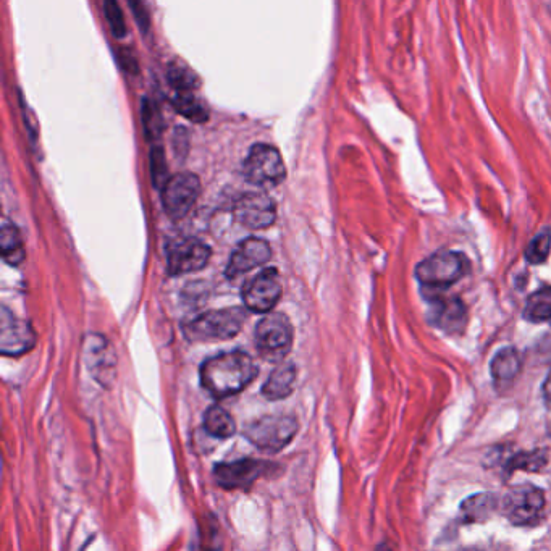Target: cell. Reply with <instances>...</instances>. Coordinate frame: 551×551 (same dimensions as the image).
<instances>
[{"label": "cell", "instance_id": "1", "mask_svg": "<svg viewBox=\"0 0 551 551\" xmlns=\"http://www.w3.org/2000/svg\"><path fill=\"white\" fill-rule=\"evenodd\" d=\"M201 385L214 398H228L243 392L257 377L254 359L243 351H228L207 359L201 366Z\"/></svg>", "mask_w": 551, "mask_h": 551}, {"label": "cell", "instance_id": "2", "mask_svg": "<svg viewBox=\"0 0 551 551\" xmlns=\"http://www.w3.org/2000/svg\"><path fill=\"white\" fill-rule=\"evenodd\" d=\"M471 272V261L463 253L440 251L425 257L416 267L417 282L424 287L425 298L442 295Z\"/></svg>", "mask_w": 551, "mask_h": 551}, {"label": "cell", "instance_id": "3", "mask_svg": "<svg viewBox=\"0 0 551 551\" xmlns=\"http://www.w3.org/2000/svg\"><path fill=\"white\" fill-rule=\"evenodd\" d=\"M246 311L243 308L217 309L204 312L183 325V332L193 343L232 340L243 329Z\"/></svg>", "mask_w": 551, "mask_h": 551}, {"label": "cell", "instance_id": "4", "mask_svg": "<svg viewBox=\"0 0 551 551\" xmlns=\"http://www.w3.org/2000/svg\"><path fill=\"white\" fill-rule=\"evenodd\" d=\"M293 338V325L282 312H267L254 332L257 353L270 362H280L287 358L293 346Z\"/></svg>", "mask_w": 551, "mask_h": 551}, {"label": "cell", "instance_id": "5", "mask_svg": "<svg viewBox=\"0 0 551 551\" xmlns=\"http://www.w3.org/2000/svg\"><path fill=\"white\" fill-rule=\"evenodd\" d=\"M545 493L534 485H516L501 500V513L513 526H537L545 511Z\"/></svg>", "mask_w": 551, "mask_h": 551}, {"label": "cell", "instance_id": "6", "mask_svg": "<svg viewBox=\"0 0 551 551\" xmlns=\"http://www.w3.org/2000/svg\"><path fill=\"white\" fill-rule=\"evenodd\" d=\"M298 432V421L288 414L259 417L244 429V437L259 450L278 453L290 445Z\"/></svg>", "mask_w": 551, "mask_h": 551}, {"label": "cell", "instance_id": "7", "mask_svg": "<svg viewBox=\"0 0 551 551\" xmlns=\"http://www.w3.org/2000/svg\"><path fill=\"white\" fill-rule=\"evenodd\" d=\"M244 177L251 185L270 190L287 177V169L277 149L269 144H256L244 162Z\"/></svg>", "mask_w": 551, "mask_h": 551}, {"label": "cell", "instance_id": "8", "mask_svg": "<svg viewBox=\"0 0 551 551\" xmlns=\"http://www.w3.org/2000/svg\"><path fill=\"white\" fill-rule=\"evenodd\" d=\"M162 206L172 219L190 214L201 194V181L193 173H177L162 186Z\"/></svg>", "mask_w": 551, "mask_h": 551}, {"label": "cell", "instance_id": "9", "mask_svg": "<svg viewBox=\"0 0 551 551\" xmlns=\"http://www.w3.org/2000/svg\"><path fill=\"white\" fill-rule=\"evenodd\" d=\"M283 293L282 278L274 267L262 270L253 280L244 283L243 298L244 306L256 314H267L274 309L275 304L280 301Z\"/></svg>", "mask_w": 551, "mask_h": 551}, {"label": "cell", "instance_id": "10", "mask_svg": "<svg viewBox=\"0 0 551 551\" xmlns=\"http://www.w3.org/2000/svg\"><path fill=\"white\" fill-rule=\"evenodd\" d=\"M211 259V248L198 238H181L167 246V272L172 277L204 269Z\"/></svg>", "mask_w": 551, "mask_h": 551}, {"label": "cell", "instance_id": "11", "mask_svg": "<svg viewBox=\"0 0 551 551\" xmlns=\"http://www.w3.org/2000/svg\"><path fill=\"white\" fill-rule=\"evenodd\" d=\"M233 215L236 222L249 230H265L277 220V207L267 194L248 193L236 199Z\"/></svg>", "mask_w": 551, "mask_h": 551}, {"label": "cell", "instance_id": "12", "mask_svg": "<svg viewBox=\"0 0 551 551\" xmlns=\"http://www.w3.org/2000/svg\"><path fill=\"white\" fill-rule=\"evenodd\" d=\"M36 345V333L28 320L18 319L7 308L0 314V353L18 358Z\"/></svg>", "mask_w": 551, "mask_h": 551}, {"label": "cell", "instance_id": "13", "mask_svg": "<svg viewBox=\"0 0 551 551\" xmlns=\"http://www.w3.org/2000/svg\"><path fill=\"white\" fill-rule=\"evenodd\" d=\"M429 322L435 329L448 335L463 333L467 325L466 304L459 298H445L443 295L429 296Z\"/></svg>", "mask_w": 551, "mask_h": 551}, {"label": "cell", "instance_id": "14", "mask_svg": "<svg viewBox=\"0 0 551 551\" xmlns=\"http://www.w3.org/2000/svg\"><path fill=\"white\" fill-rule=\"evenodd\" d=\"M272 257V248L270 244L261 238H246L236 246L230 261L227 264V275L230 280L241 277V275L248 274L251 270L261 265L267 264Z\"/></svg>", "mask_w": 551, "mask_h": 551}, {"label": "cell", "instance_id": "15", "mask_svg": "<svg viewBox=\"0 0 551 551\" xmlns=\"http://www.w3.org/2000/svg\"><path fill=\"white\" fill-rule=\"evenodd\" d=\"M269 466L257 459H238L233 463H223L215 466L214 479L219 487L225 490H238L253 485Z\"/></svg>", "mask_w": 551, "mask_h": 551}, {"label": "cell", "instance_id": "16", "mask_svg": "<svg viewBox=\"0 0 551 551\" xmlns=\"http://www.w3.org/2000/svg\"><path fill=\"white\" fill-rule=\"evenodd\" d=\"M85 356L89 372L93 374L94 379L101 383L102 387H109L110 383L114 382L117 369L114 350L109 341L101 335L91 333L86 340Z\"/></svg>", "mask_w": 551, "mask_h": 551}, {"label": "cell", "instance_id": "17", "mask_svg": "<svg viewBox=\"0 0 551 551\" xmlns=\"http://www.w3.org/2000/svg\"><path fill=\"white\" fill-rule=\"evenodd\" d=\"M296 377H298V371H296L295 364L291 362H283L280 366L270 374L267 382L262 387V396L265 400L278 401L293 393L296 385Z\"/></svg>", "mask_w": 551, "mask_h": 551}, {"label": "cell", "instance_id": "18", "mask_svg": "<svg viewBox=\"0 0 551 551\" xmlns=\"http://www.w3.org/2000/svg\"><path fill=\"white\" fill-rule=\"evenodd\" d=\"M522 359L521 354L514 348H501L492 362H490V374L497 383L513 382L521 372Z\"/></svg>", "mask_w": 551, "mask_h": 551}, {"label": "cell", "instance_id": "19", "mask_svg": "<svg viewBox=\"0 0 551 551\" xmlns=\"http://www.w3.org/2000/svg\"><path fill=\"white\" fill-rule=\"evenodd\" d=\"M0 251H2L4 261L9 265H13V267H17L25 261L26 251L25 246H23L22 235L9 220H5L4 225H2Z\"/></svg>", "mask_w": 551, "mask_h": 551}, {"label": "cell", "instance_id": "20", "mask_svg": "<svg viewBox=\"0 0 551 551\" xmlns=\"http://www.w3.org/2000/svg\"><path fill=\"white\" fill-rule=\"evenodd\" d=\"M498 501L493 495L479 493L474 497L467 498L461 505L464 522H484L492 518L497 511Z\"/></svg>", "mask_w": 551, "mask_h": 551}, {"label": "cell", "instance_id": "21", "mask_svg": "<svg viewBox=\"0 0 551 551\" xmlns=\"http://www.w3.org/2000/svg\"><path fill=\"white\" fill-rule=\"evenodd\" d=\"M524 319L532 324L551 322V287L540 288L527 298Z\"/></svg>", "mask_w": 551, "mask_h": 551}, {"label": "cell", "instance_id": "22", "mask_svg": "<svg viewBox=\"0 0 551 551\" xmlns=\"http://www.w3.org/2000/svg\"><path fill=\"white\" fill-rule=\"evenodd\" d=\"M204 429L207 434L215 438H230L235 434L236 425L232 416L220 408V406H212L207 409L204 416Z\"/></svg>", "mask_w": 551, "mask_h": 551}, {"label": "cell", "instance_id": "23", "mask_svg": "<svg viewBox=\"0 0 551 551\" xmlns=\"http://www.w3.org/2000/svg\"><path fill=\"white\" fill-rule=\"evenodd\" d=\"M172 106L181 117L190 122L204 123L209 120V109L193 93H178L173 97Z\"/></svg>", "mask_w": 551, "mask_h": 551}, {"label": "cell", "instance_id": "24", "mask_svg": "<svg viewBox=\"0 0 551 551\" xmlns=\"http://www.w3.org/2000/svg\"><path fill=\"white\" fill-rule=\"evenodd\" d=\"M169 83L178 93H194L201 86L199 76L183 62H173L167 70Z\"/></svg>", "mask_w": 551, "mask_h": 551}, {"label": "cell", "instance_id": "25", "mask_svg": "<svg viewBox=\"0 0 551 551\" xmlns=\"http://www.w3.org/2000/svg\"><path fill=\"white\" fill-rule=\"evenodd\" d=\"M551 251V230L550 228H545L542 232L537 233V235L532 238L529 244H527L526 261L529 264L540 265L547 262L548 257H550Z\"/></svg>", "mask_w": 551, "mask_h": 551}, {"label": "cell", "instance_id": "26", "mask_svg": "<svg viewBox=\"0 0 551 551\" xmlns=\"http://www.w3.org/2000/svg\"><path fill=\"white\" fill-rule=\"evenodd\" d=\"M548 456L547 451L535 450L529 453H519L509 459L508 471H516V469H524V471L537 472L542 467L547 466Z\"/></svg>", "mask_w": 551, "mask_h": 551}, {"label": "cell", "instance_id": "27", "mask_svg": "<svg viewBox=\"0 0 551 551\" xmlns=\"http://www.w3.org/2000/svg\"><path fill=\"white\" fill-rule=\"evenodd\" d=\"M104 12H106L107 22L115 38L123 39L127 36V23L123 18L122 9L117 0H104Z\"/></svg>", "mask_w": 551, "mask_h": 551}, {"label": "cell", "instance_id": "28", "mask_svg": "<svg viewBox=\"0 0 551 551\" xmlns=\"http://www.w3.org/2000/svg\"><path fill=\"white\" fill-rule=\"evenodd\" d=\"M143 125L149 139L157 138L162 133V128H164V120L160 115L159 107H157V104L149 102L148 99L144 101L143 106Z\"/></svg>", "mask_w": 551, "mask_h": 551}, {"label": "cell", "instance_id": "29", "mask_svg": "<svg viewBox=\"0 0 551 551\" xmlns=\"http://www.w3.org/2000/svg\"><path fill=\"white\" fill-rule=\"evenodd\" d=\"M151 170L154 186L162 190V186L169 180V172H167V160H165L164 149L154 148L151 151Z\"/></svg>", "mask_w": 551, "mask_h": 551}, {"label": "cell", "instance_id": "30", "mask_svg": "<svg viewBox=\"0 0 551 551\" xmlns=\"http://www.w3.org/2000/svg\"><path fill=\"white\" fill-rule=\"evenodd\" d=\"M128 5H130L131 12H133V17H135L136 23H138L139 28L144 31H148L149 25H151V20H149V12L144 5L143 0H127Z\"/></svg>", "mask_w": 551, "mask_h": 551}, {"label": "cell", "instance_id": "31", "mask_svg": "<svg viewBox=\"0 0 551 551\" xmlns=\"http://www.w3.org/2000/svg\"><path fill=\"white\" fill-rule=\"evenodd\" d=\"M543 396H545V400L551 403V372L548 374L545 383H543Z\"/></svg>", "mask_w": 551, "mask_h": 551}]
</instances>
